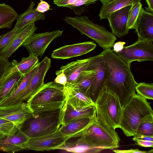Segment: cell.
Here are the masks:
<instances>
[{
  "label": "cell",
  "mask_w": 153,
  "mask_h": 153,
  "mask_svg": "<svg viewBox=\"0 0 153 153\" xmlns=\"http://www.w3.org/2000/svg\"><path fill=\"white\" fill-rule=\"evenodd\" d=\"M108 72L104 87L118 97L123 108L135 93V81L131 66L126 63L111 48L100 54Z\"/></svg>",
  "instance_id": "obj_1"
},
{
  "label": "cell",
  "mask_w": 153,
  "mask_h": 153,
  "mask_svg": "<svg viewBox=\"0 0 153 153\" xmlns=\"http://www.w3.org/2000/svg\"><path fill=\"white\" fill-rule=\"evenodd\" d=\"M66 101L64 86L51 82L44 84L27 103L33 114H38L61 109Z\"/></svg>",
  "instance_id": "obj_2"
},
{
  "label": "cell",
  "mask_w": 153,
  "mask_h": 153,
  "mask_svg": "<svg viewBox=\"0 0 153 153\" xmlns=\"http://www.w3.org/2000/svg\"><path fill=\"white\" fill-rule=\"evenodd\" d=\"M152 114L147 99L135 93L122 108L120 128L126 136H133L142 120Z\"/></svg>",
  "instance_id": "obj_3"
},
{
  "label": "cell",
  "mask_w": 153,
  "mask_h": 153,
  "mask_svg": "<svg viewBox=\"0 0 153 153\" xmlns=\"http://www.w3.org/2000/svg\"><path fill=\"white\" fill-rule=\"evenodd\" d=\"M62 108L34 114L26 120L20 129L29 138L56 132L61 125Z\"/></svg>",
  "instance_id": "obj_4"
},
{
  "label": "cell",
  "mask_w": 153,
  "mask_h": 153,
  "mask_svg": "<svg viewBox=\"0 0 153 153\" xmlns=\"http://www.w3.org/2000/svg\"><path fill=\"white\" fill-rule=\"evenodd\" d=\"M95 106L97 119L111 129L120 128L122 108L115 93L104 86L98 95Z\"/></svg>",
  "instance_id": "obj_5"
},
{
  "label": "cell",
  "mask_w": 153,
  "mask_h": 153,
  "mask_svg": "<svg viewBox=\"0 0 153 153\" xmlns=\"http://www.w3.org/2000/svg\"><path fill=\"white\" fill-rule=\"evenodd\" d=\"M64 20L79 30L82 34L91 39L104 49L111 48L117 38L112 32L105 27L94 23L88 16H66Z\"/></svg>",
  "instance_id": "obj_6"
},
{
  "label": "cell",
  "mask_w": 153,
  "mask_h": 153,
  "mask_svg": "<svg viewBox=\"0 0 153 153\" xmlns=\"http://www.w3.org/2000/svg\"><path fill=\"white\" fill-rule=\"evenodd\" d=\"M79 139L89 146L102 150L118 148L120 141L115 129L107 127L97 118Z\"/></svg>",
  "instance_id": "obj_7"
},
{
  "label": "cell",
  "mask_w": 153,
  "mask_h": 153,
  "mask_svg": "<svg viewBox=\"0 0 153 153\" xmlns=\"http://www.w3.org/2000/svg\"><path fill=\"white\" fill-rule=\"evenodd\" d=\"M115 53L130 66L134 61H153V41L138 40L134 43L124 47L120 51Z\"/></svg>",
  "instance_id": "obj_8"
},
{
  "label": "cell",
  "mask_w": 153,
  "mask_h": 153,
  "mask_svg": "<svg viewBox=\"0 0 153 153\" xmlns=\"http://www.w3.org/2000/svg\"><path fill=\"white\" fill-rule=\"evenodd\" d=\"M51 59L47 56L39 62L37 68L27 86L12 105L27 100L38 91L44 84V78L51 67Z\"/></svg>",
  "instance_id": "obj_9"
},
{
  "label": "cell",
  "mask_w": 153,
  "mask_h": 153,
  "mask_svg": "<svg viewBox=\"0 0 153 153\" xmlns=\"http://www.w3.org/2000/svg\"><path fill=\"white\" fill-rule=\"evenodd\" d=\"M86 68L94 69L96 74L87 95L95 103L101 90L104 86L108 72L100 54L89 58Z\"/></svg>",
  "instance_id": "obj_10"
},
{
  "label": "cell",
  "mask_w": 153,
  "mask_h": 153,
  "mask_svg": "<svg viewBox=\"0 0 153 153\" xmlns=\"http://www.w3.org/2000/svg\"><path fill=\"white\" fill-rule=\"evenodd\" d=\"M63 30H55L32 35L23 46L34 56H43L50 44L54 39L61 36Z\"/></svg>",
  "instance_id": "obj_11"
},
{
  "label": "cell",
  "mask_w": 153,
  "mask_h": 153,
  "mask_svg": "<svg viewBox=\"0 0 153 153\" xmlns=\"http://www.w3.org/2000/svg\"><path fill=\"white\" fill-rule=\"evenodd\" d=\"M69 139L58 129L51 134L29 138L25 150L44 151L58 149Z\"/></svg>",
  "instance_id": "obj_12"
},
{
  "label": "cell",
  "mask_w": 153,
  "mask_h": 153,
  "mask_svg": "<svg viewBox=\"0 0 153 153\" xmlns=\"http://www.w3.org/2000/svg\"><path fill=\"white\" fill-rule=\"evenodd\" d=\"M33 115L27 103L24 102L0 106V118L13 122L19 129L24 122Z\"/></svg>",
  "instance_id": "obj_13"
},
{
  "label": "cell",
  "mask_w": 153,
  "mask_h": 153,
  "mask_svg": "<svg viewBox=\"0 0 153 153\" xmlns=\"http://www.w3.org/2000/svg\"><path fill=\"white\" fill-rule=\"evenodd\" d=\"M96 45L88 41L71 45H67L53 51L51 57L54 59H64L79 56L94 50Z\"/></svg>",
  "instance_id": "obj_14"
},
{
  "label": "cell",
  "mask_w": 153,
  "mask_h": 153,
  "mask_svg": "<svg viewBox=\"0 0 153 153\" xmlns=\"http://www.w3.org/2000/svg\"><path fill=\"white\" fill-rule=\"evenodd\" d=\"M29 138L20 129L12 135H0V151L14 153L25 150Z\"/></svg>",
  "instance_id": "obj_15"
},
{
  "label": "cell",
  "mask_w": 153,
  "mask_h": 153,
  "mask_svg": "<svg viewBox=\"0 0 153 153\" xmlns=\"http://www.w3.org/2000/svg\"><path fill=\"white\" fill-rule=\"evenodd\" d=\"M131 5L125 7L111 13L108 19L112 32L121 38L128 33L127 23L129 11Z\"/></svg>",
  "instance_id": "obj_16"
},
{
  "label": "cell",
  "mask_w": 153,
  "mask_h": 153,
  "mask_svg": "<svg viewBox=\"0 0 153 153\" xmlns=\"http://www.w3.org/2000/svg\"><path fill=\"white\" fill-rule=\"evenodd\" d=\"M37 29L33 23L19 31L10 43L0 51V58L8 59L18 48L23 46Z\"/></svg>",
  "instance_id": "obj_17"
},
{
  "label": "cell",
  "mask_w": 153,
  "mask_h": 153,
  "mask_svg": "<svg viewBox=\"0 0 153 153\" xmlns=\"http://www.w3.org/2000/svg\"><path fill=\"white\" fill-rule=\"evenodd\" d=\"M134 29L137 35L138 40L153 41V13L142 8Z\"/></svg>",
  "instance_id": "obj_18"
},
{
  "label": "cell",
  "mask_w": 153,
  "mask_h": 153,
  "mask_svg": "<svg viewBox=\"0 0 153 153\" xmlns=\"http://www.w3.org/2000/svg\"><path fill=\"white\" fill-rule=\"evenodd\" d=\"M97 116L95 105L76 108L65 102L62 108L61 125L73 120L84 117H93Z\"/></svg>",
  "instance_id": "obj_19"
},
{
  "label": "cell",
  "mask_w": 153,
  "mask_h": 153,
  "mask_svg": "<svg viewBox=\"0 0 153 153\" xmlns=\"http://www.w3.org/2000/svg\"><path fill=\"white\" fill-rule=\"evenodd\" d=\"M96 118L97 116L76 119L65 125H61L59 130L62 134L70 138L80 137Z\"/></svg>",
  "instance_id": "obj_20"
},
{
  "label": "cell",
  "mask_w": 153,
  "mask_h": 153,
  "mask_svg": "<svg viewBox=\"0 0 153 153\" xmlns=\"http://www.w3.org/2000/svg\"><path fill=\"white\" fill-rule=\"evenodd\" d=\"M66 102L76 108L95 105V103L86 94L72 85L67 84L64 86Z\"/></svg>",
  "instance_id": "obj_21"
},
{
  "label": "cell",
  "mask_w": 153,
  "mask_h": 153,
  "mask_svg": "<svg viewBox=\"0 0 153 153\" xmlns=\"http://www.w3.org/2000/svg\"><path fill=\"white\" fill-rule=\"evenodd\" d=\"M38 57L29 55L27 58H22L18 62L13 60L5 69L0 79L3 80L10 75L16 72L26 75L31 71L38 63Z\"/></svg>",
  "instance_id": "obj_22"
},
{
  "label": "cell",
  "mask_w": 153,
  "mask_h": 153,
  "mask_svg": "<svg viewBox=\"0 0 153 153\" xmlns=\"http://www.w3.org/2000/svg\"><path fill=\"white\" fill-rule=\"evenodd\" d=\"M25 75L19 72H16L12 74L5 79H0V103L13 93Z\"/></svg>",
  "instance_id": "obj_23"
},
{
  "label": "cell",
  "mask_w": 153,
  "mask_h": 153,
  "mask_svg": "<svg viewBox=\"0 0 153 153\" xmlns=\"http://www.w3.org/2000/svg\"><path fill=\"white\" fill-rule=\"evenodd\" d=\"M35 4L33 1H31L27 10L18 16L15 28L18 30H20L36 21L45 20V13H41L37 11L34 7Z\"/></svg>",
  "instance_id": "obj_24"
},
{
  "label": "cell",
  "mask_w": 153,
  "mask_h": 153,
  "mask_svg": "<svg viewBox=\"0 0 153 153\" xmlns=\"http://www.w3.org/2000/svg\"><path fill=\"white\" fill-rule=\"evenodd\" d=\"M89 60V58L77 60L62 66L58 71L65 74L67 78V84L73 85L81 73L85 70Z\"/></svg>",
  "instance_id": "obj_25"
},
{
  "label": "cell",
  "mask_w": 153,
  "mask_h": 153,
  "mask_svg": "<svg viewBox=\"0 0 153 153\" xmlns=\"http://www.w3.org/2000/svg\"><path fill=\"white\" fill-rule=\"evenodd\" d=\"M141 0H112L110 2L102 4L99 16L100 19H107L112 13L133 3L140 2Z\"/></svg>",
  "instance_id": "obj_26"
},
{
  "label": "cell",
  "mask_w": 153,
  "mask_h": 153,
  "mask_svg": "<svg viewBox=\"0 0 153 153\" xmlns=\"http://www.w3.org/2000/svg\"><path fill=\"white\" fill-rule=\"evenodd\" d=\"M99 0H53V4L59 7L68 8L76 14L81 16L86 7Z\"/></svg>",
  "instance_id": "obj_27"
},
{
  "label": "cell",
  "mask_w": 153,
  "mask_h": 153,
  "mask_svg": "<svg viewBox=\"0 0 153 153\" xmlns=\"http://www.w3.org/2000/svg\"><path fill=\"white\" fill-rule=\"evenodd\" d=\"M58 149L74 153H98L102 150L89 146L79 138L74 142L68 143L66 142Z\"/></svg>",
  "instance_id": "obj_28"
},
{
  "label": "cell",
  "mask_w": 153,
  "mask_h": 153,
  "mask_svg": "<svg viewBox=\"0 0 153 153\" xmlns=\"http://www.w3.org/2000/svg\"><path fill=\"white\" fill-rule=\"evenodd\" d=\"M96 74L94 69L86 68L79 75L74 83L71 85L87 95Z\"/></svg>",
  "instance_id": "obj_29"
},
{
  "label": "cell",
  "mask_w": 153,
  "mask_h": 153,
  "mask_svg": "<svg viewBox=\"0 0 153 153\" xmlns=\"http://www.w3.org/2000/svg\"><path fill=\"white\" fill-rule=\"evenodd\" d=\"M18 16L12 7L4 3L0 4V29L10 28Z\"/></svg>",
  "instance_id": "obj_30"
},
{
  "label": "cell",
  "mask_w": 153,
  "mask_h": 153,
  "mask_svg": "<svg viewBox=\"0 0 153 153\" xmlns=\"http://www.w3.org/2000/svg\"><path fill=\"white\" fill-rule=\"evenodd\" d=\"M39 62L29 72L26 74L23 80L13 93L8 98L0 103V106L11 105L18 96L25 88L30 79L36 71Z\"/></svg>",
  "instance_id": "obj_31"
},
{
  "label": "cell",
  "mask_w": 153,
  "mask_h": 153,
  "mask_svg": "<svg viewBox=\"0 0 153 153\" xmlns=\"http://www.w3.org/2000/svg\"><path fill=\"white\" fill-rule=\"evenodd\" d=\"M135 134L153 137V114L149 115L142 120Z\"/></svg>",
  "instance_id": "obj_32"
},
{
  "label": "cell",
  "mask_w": 153,
  "mask_h": 153,
  "mask_svg": "<svg viewBox=\"0 0 153 153\" xmlns=\"http://www.w3.org/2000/svg\"><path fill=\"white\" fill-rule=\"evenodd\" d=\"M142 8L140 2H136L131 5L129 11L127 23L128 30L134 29L135 24Z\"/></svg>",
  "instance_id": "obj_33"
},
{
  "label": "cell",
  "mask_w": 153,
  "mask_h": 153,
  "mask_svg": "<svg viewBox=\"0 0 153 153\" xmlns=\"http://www.w3.org/2000/svg\"><path fill=\"white\" fill-rule=\"evenodd\" d=\"M135 90L137 94L149 100L153 99V84L140 82L137 84Z\"/></svg>",
  "instance_id": "obj_34"
},
{
  "label": "cell",
  "mask_w": 153,
  "mask_h": 153,
  "mask_svg": "<svg viewBox=\"0 0 153 153\" xmlns=\"http://www.w3.org/2000/svg\"><path fill=\"white\" fill-rule=\"evenodd\" d=\"M19 129L13 122L0 118V132L1 134L13 135L16 133Z\"/></svg>",
  "instance_id": "obj_35"
},
{
  "label": "cell",
  "mask_w": 153,
  "mask_h": 153,
  "mask_svg": "<svg viewBox=\"0 0 153 153\" xmlns=\"http://www.w3.org/2000/svg\"><path fill=\"white\" fill-rule=\"evenodd\" d=\"M20 31L14 27L10 31L0 35V51L5 47Z\"/></svg>",
  "instance_id": "obj_36"
},
{
  "label": "cell",
  "mask_w": 153,
  "mask_h": 153,
  "mask_svg": "<svg viewBox=\"0 0 153 153\" xmlns=\"http://www.w3.org/2000/svg\"><path fill=\"white\" fill-rule=\"evenodd\" d=\"M57 75L54 79V82L55 83L65 86L67 83V77L63 72H59L57 71L56 72Z\"/></svg>",
  "instance_id": "obj_37"
},
{
  "label": "cell",
  "mask_w": 153,
  "mask_h": 153,
  "mask_svg": "<svg viewBox=\"0 0 153 153\" xmlns=\"http://www.w3.org/2000/svg\"><path fill=\"white\" fill-rule=\"evenodd\" d=\"M40 2L38 3L36 10L41 13H45L47 11L51 10L49 4L43 0H40Z\"/></svg>",
  "instance_id": "obj_38"
},
{
  "label": "cell",
  "mask_w": 153,
  "mask_h": 153,
  "mask_svg": "<svg viewBox=\"0 0 153 153\" xmlns=\"http://www.w3.org/2000/svg\"><path fill=\"white\" fill-rule=\"evenodd\" d=\"M8 59H5L0 58V79L1 78L5 69L10 64Z\"/></svg>",
  "instance_id": "obj_39"
},
{
  "label": "cell",
  "mask_w": 153,
  "mask_h": 153,
  "mask_svg": "<svg viewBox=\"0 0 153 153\" xmlns=\"http://www.w3.org/2000/svg\"><path fill=\"white\" fill-rule=\"evenodd\" d=\"M113 152L116 153H146L148 152L146 151H141L138 149H131L129 150H119L117 149L113 150Z\"/></svg>",
  "instance_id": "obj_40"
},
{
  "label": "cell",
  "mask_w": 153,
  "mask_h": 153,
  "mask_svg": "<svg viewBox=\"0 0 153 153\" xmlns=\"http://www.w3.org/2000/svg\"><path fill=\"white\" fill-rule=\"evenodd\" d=\"M132 140L135 142L138 140H147L153 141V137L135 134L133 136Z\"/></svg>",
  "instance_id": "obj_41"
},
{
  "label": "cell",
  "mask_w": 153,
  "mask_h": 153,
  "mask_svg": "<svg viewBox=\"0 0 153 153\" xmlns=\"http://www.w3.org/2000/svg\"><path fill=\"white\" fill-rule=\"evenodd\" d=\"M125 44V42L122 41H118L114 43L113 47V51L115 53L120 51L123 49Z\"/></svg>",
  "instance_id": "obj_42"
},
{
  "label": "cell",
  "mask_w": 153,
  "mask_h": 153,
  "mask_svg": "<svg viewBox=\"0 0 153 153\" xmlns=\"http://www.w3.org/2000/svg\"><path fill=\"white\" fill-rule=\"evenodd\" d=\"M137 144L144 147H153V141L147 140H138L136 142Z\"/></svg>",
  "instance_id": "obj_43"
},
{
  "label": "cell",
  "mask_w": 153,
  "mask_h": 153,
  "mask_svg": "<svg viewBox=\"0 0 153 153\" xmlns=\"http://www.w3.org/2000/svg\"><path fill=\"white\" fill-rule=\"evenodd\" d=\"M148 7L145 8L147 12L153 13V0H146Z\"/></svg>",
  "instance_id": "obj_44"
},
{
  "label": "cell",
  "mask_w": 153,
  "mask_h": 153,
  "mask_svg": "<svg viewBox=\"0 0 153 153\" xmlns=\"http://www.w3.org/2000/svg\"><path fill=\"white\" fill-rule=\"evenodd\" d=\"M112 0H99V1H101L102 4L108 3L110 2Z\"/></svg>",
  "instance_id": "obj_45"
},
{
  "label": "cell",
  "mask_w": 153,
  "mask_h": 153,
  "mask_svg": "<svg viewBox=\"0 0 153 153\" xmlns=\"http://www.w3.org/2000/svg\"><path fill=\"white\" fill-rule=\"evenodd\" d=\"M153 150L152 149V150H150L147 152H148V153H152L153 152Z\"/></svg>",
  "instance_id": "obj_46"
},
{
  "label": "cell",
  "mask_w": 153,
  "mask_h": 153,
  "mask_svg": "<svg viewBox=\"0 0 153 153\" xmlns=\"http://www.w3.org/2000/svg\"><path fill=\"white\" fill-rule=\"evenodd\" d=\"M1 133L0 132V135H1Z\"/></svg>",
  "instance_id": "obj_47"
}]
</instances>
